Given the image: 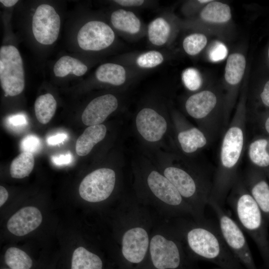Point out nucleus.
I'll use <instances>...</instances> for the list:
<instances>
[{
  "label": "nucleus",
  "mask_w": 269,
  "mask_h": 269,
  "mask_svg": "<svg viewBox=\"0 0 269 269\" xmlns=\"http://www.w3.org/2000/svg\"><path fill=\"white\" fill-rule=\"evenodd\" d=\"M182 219L173 227L189 252L221 269H245L228 248L218 224L205 218Z\"/></svg>",
  "instance_id": "obj_2"
},
{
  "label": "nucleus",
  "mask_w": 269,
  "mask_h": 269,
  "mask_svg": "<svg viewBox=\"0 0 269 269\" xmlns=\"http://www.w3.org/2000/svg\"><path fill=\"white\" fill-rule=\"evenodd\" d=\"M268 55H269V51H268Z\"/></svg>",
  "instance_id": "obj_45"
},
{
  "label": "nucleus",
  "mask_w": 269,
  "mask_h": 269,
  "mask_svg": "<svg viewBox=\"0 0 269 269\" xmlns=\"http://www.w3.org/2000/svg\"><path fill=\"white\" fill-rule=\"evenodd\" d=\"M246 64L245 58L242 54L233 53L230 55L227 59L225 67L226 81L231 85L239 83L244 75Z\"/></svg>",
  "instance_id": "obj_24"
},
{
  "label": "nucleus",
  "mask_w": 269,
  "mask_h": 269,
  "mask_svg": "<svg viewBox=\"0 0 269 269\" xmlns=\"http://www.w3.org/2000/svg\"><path fill=\"white\" fill-rule=\"evenodd\" d=\"M206 37L200 33H194L186 37L183 42V47L186 53L190 55L198 54L206 46Z\"/></svg>",
  "instance_id": "obj_31"
},
{
  "label": "nucleus",
  "mask_w": 269,
  "mask_h": 269,
  "mask_svg": "<svg viewBox=\"0 0 269 269\" xmlns=\"http://www.w3.org/2000/svg\"><path fill=\"white\" fill-rule=\"evenodd\" d=\"M42 216L37 208H22L8 220L7 228L12 234L22 236L35 230L41 223Z\"/></svg>",
  "instance_id": "obj_14"
},
{
  "label": "nucleus",
  "mask_w": 269,
  "mask_h": 269,
  "mask_svg": "<svg viewBox=\"0 0 269 269\" xmlns=\"http://www.w3.org/2000/svg\"><path fill=\"white\" fill-rule=\"evenodd\" d=\"M114 2L124 6H138L144 2L142 0H116Z\"/></svg>",
  "instance_id": "obj_39"
},
{
  "label": "nucleus",
  "mask_w": 269,
  "mask_h": 269,
  "mask_svg": "<svg viewBox=\"0 0 269 269\" xmlns=\"http://www.w3.org/2000/svg\"><path fill=\"white\" fill-rule=\"evenodd\" d=\"M250 194L269 223V185L264 179L254 181L251 185Z\"/></svg>",
  "instance_id": "obj_26"
},
{
  "label": "nucleus",
  "mask_w": 269,
  "mask_h": 269,
  "mask_svg": "<svg viewBox=\"0 0 269 269\" xmlns=\"http://www.w3.org/2000/svg\"><path fill=\"white\" fill-rule=\"evenodd\" d=\"M111 21L116 29L131 34L137 33L141 27L139 19L134 12L123 9L112 13Z\"/></svg>",
  "instance_id": "obj_19"
},
{
  "label": "nucleus",
  "mask_w": 269,
  "mask_h": 269,
  "mask_svg": "<svg viewBox=\"0 0 269 269\" xmlns=\"http://www.w3.org/2000/svg\"><path fill=\"white\" fill-rule=\"evenodd\" d=\"M201 17L205 21L214 23H224L231 17V9L226 4L212 1L202 10Z\"/></svg>",
  "instance_id": "obj_25"
},
{
  "label": "nucleus",
  "mask_w": 269,
  "mask_h": 269,
  "mask_svg": "<svg viewBox=\"0 0 269 269\" xmlns=\"http://www.w3.org/2000/svg\"><path fill=\"white\" fill-rule=\"evenodd\" d=\"M228 53L226 46L222 42L217 41L211 48L209 56L213 62H218L224 59Z\"/></svg>",
  "instance_id": "obj_35"
},
{
  "label": "nucleus",
  "mask_w": 269,
  "mask_h": 269,
  "mask_svg": "<svg viewBox=\"0 0 269 269\" xmlns=\"http://www.w3.org/2000/svg\"><path fill=\"white\" fill-rule=\"evenodd\" d=\"M8 193L6 189L2 186H0V206H2L7 200Z\"/></svg>",
  "instance_id": "obj_41"
},
{
  "label": "nucleus",
  "mask_w": 269,
  "mask_h": 269,
  "mask_svg": "<svg viewBox=\"0 0 269 269\" xmlns=\"http://www.w3.org/2000/svg\"><path fill=\"white\" fill-rule=\"evenodd\" d=\"M134 132L144 152L164 148L169 122L164 113L153 106L141 108L133 122Z\"/></svg>",
  "instance_id": "obj_7"
},
{
  "label": "nucleus",
  "mask_w": 269,
  "mask_h": 269,
  "mask_svg": "<svg viewBox=\"0 0 269 269\" xmlns=\"http://www.w3.org/2000/svg\"><path fill=\"white\" fill-rule=\"evenodd\" d=\"M7 123L12 128L19 129L25 126L27 124L25 116L22 114H17L10 116Z\"/></svg>",
  "instance_id": "obj_36"
},
{
  "label": "nucleus",
  "mask_w": 269,
  "mask_h": 269,
  "mask_svg": "<svg viewBox=\"0 0 269 269\" xmlns=\"http://www.w3.org/2000/svg\"><path fill=\"white\" fill-rule=\"evenodd\" d=\"M198 1L200 3H206L208 2L212 1L211 0H199Z\"/></svg>",
  "instance_id": "obj_44"
},
{
  "label": "nucleus",
  "mask_w": 269,
  "mask_h": 269,
  "mask_svg": "<svg viewBox=\"0 0 269 269\" xmlns=\"http://www.w3.org/2000/svg\"><path fill=\"white\" fill-rule=\"evenodd\" d=\"M170 32V26L163 18L158 17L148 25L147 33L149 41L156 46H162L167 41Z\"/></svg>",
  "instance_id": "obj_27"
},
{
  "label": "nucleus",
  "mask_w": 269,
  "mask_h": 269,
  "mask_svg": "<svg viewBox=\"0 0 269 269\" xmlns=\"http://www.w3.org/2000/svg\"><path fill=\"white\" fill-rule=\"evenodd\" d=\"M132 168L135 198L140 203L153 207L166 217L195 218L191 206L147 154L142 151L136 154Z\"/></svg>",
  "instance_id": "obj_1"
},
{
  "label": "nucleus",
  "mask_w": 269,
  "mask_h": 269,
  "mask_svg": "<svg viewBox=\"0 0 269 269\" xmlns=\"http://www.w3.org/2000/svg\"><path fill=\"white\" fill-rule=\"evenodd\" d=\"M57 108V102L52 95L47 93L37 98L34 103V111L37 120L42 124L50 122Z\"/></svg>",
  "instance_id": "obj_23"
},
{
  "label": "nucleus",
  "mask_w": 269,
  "mask_h": 269,
  "mask_svg": "<svg viewBox=\"0 0 269 269\" xmlns=\"http://www.w3.org/2000/svg\"><path fill=\"white\" fill-rule=\"evenodd\" d=\"M119 244L123 257L132 264L141 263L148 254L154 227L146 206L135 197L122 201Z\"/></svg>",
  "instance_id": "obj_3"
},
{
  "label": "nucleus",
  "mask_w": 269,
  "mask_h": 269,
  "mask_svg": "<svg viewBox=\"0 0 269 269\" xmlns=\"http://www.w3.org/2000/svg\"><path fill=\"white\" fill-rule=\"evenodd\" d=\"M216 102L217 98L213 93L203 91L190 96L185 103V109L192 118L202 119L214 109Z\"/></svg>",
  "instance_id": "obj_16"
},
{
  "label": "nucleus",
  "mask_w": 269,
  "mask_h": 269,
  "mask_svg": "<svg viewBox=\"0 0 269 269\" xmlns=\"http://www.w3.org/2000/svg\"><path fill=\"white\" fill-rule=\"evenodd\" d=\"M5 263L11 269H30L32 261L23 251L16 248H8L4 256Z\"/></svg>",
  "instance_id": "obj_29"
},
{
  "label": "nucleus",
  "mask_w": 269,
  "mask_h": 269,
  "mask_svg": "<svg viewBox=\"0 0 269 269\" xmlns=\"http://www.w3.org/2000/svg\"><path fill=\"white\" fill-rule=\"evenodd\" d=\"M88 70L87 66L79 60L69 56L61 57L54 64L53 72L55 76L64 77L72 73L77 76H81L86 73Z\"/></svg>",
  "instance_id": "obj_22"
},
{
  "label": "nucleus",
  "mask_w": 269,
  "mask_h": 269,
  "mask_svg": "<svg viewBox=\"0 0 269 269\" xmlns=\"http://www.w3.org/2000/svg\"><path fill=\"white\" fill-rule=\"evenodd\" d=\"M177 139L181 150L187 154L194 153L207 142L204 134L195 127L179 132Z\"/></svg>",
  "instance_id": "obj_18"
},
{
  "label": "nucleus",
  "mask_w": 269,
  "mask_h": 269,
  "mask_svg": "<svg viewBox=\"0 0 269 269\" xmlns=\"http://www.w3.org/2000/svg\"><path fill=\"white\" fill-rule=\"evenodd\" d=\"M261 97L263 103L269 107V81L266 83Z\"/></svg>",
  "instance_id": "obj_40"
},
{
  "label": "nucleus",
  "mask_w": 269,
  "mask_h": 269,
  "mask_svg": "<svg viewBox=\"0 0 269 269\" xmlns=\"http://www.w3.org/2000/svg\"><path fill=\"white\" fill-rule=\"evenodd\" d=\"M124 162L116 167H101L88 173L79 187L81 197L90 203H100L109 199L123 186Z\"/></svg>",
  "instance_id": "obj_8"
},
{
  "label": "nucleus",
  "mask_w": 269,
  "mask_h": 269,
  "mask_svg": "<svg viewBox=\"0 0 269 269\" xmlns=\"http://www.w3.org/2000/svg\"><path fill=\"white\" fill-rule=\"evenodd\" d=\"M42 146L40 138L36 135L29 134L25 136L20 143L22 152H30L32 154L40 150Z\"/></svg>",
  "instance_id": "obj_34"
},
{
  "label": "nucleus",
  "mask_w": 269,
  "mask_h": 269,
  "mask_svg": "<svg viewBox=\"0 0 269 269\" xmlns=\"http://www.w3.org/2000/svg\"><path fill=\"white\" fill-rule=\"evenodd\" d=\"M183 244L172 226L163 224L153 227L148 254L156 269H181L184 261Z\"/></svg>",
  "instance_id": "obj_6"
},
{
  "label": "nucleus",
  "mask_w": 269,
  "mask_h": 269,
  "mask_svg": "<svg viewBox=\"0 0 269 269\" xmlns=\"http://www.w3.org/2000/svg\"><path fill=\"white\" fill-rule=\"evenodd\" d=\"M60 18L54 7L42 4L35 10L32 18V29L37 42L52 44L57 39L60 28Z\"/></svg>",
  "instance_id": "obj_11"
},
{
  "label": "nucleus",
  "mask_w": 269,
  "mask_h": 269,
  "mask_svg": "<svg viewBox=\"0 0 269 269\" xmlns=\"http://www.w3.org/2000/svg\"><path fill=\"white\" fill-rule=\"evenodd\" d=\"M243 140V134L240 128L234 127L227 131L223 141L221 154L224 167L230 169L236 165L242 152Z\"/></svg>",
  "instance_id": "obj_15"
},
{
  "label": "nucleus",
  "mask_w": 269,
  "mask_h": 269,
  "mask_svg": "<svg viewBox=\"0 0 269 269\" xmlns=\"http://www.w3.org/2000/svg\"><path fill=\"white\" fill-rule=\"evenodd\" d=\"M265 128L268 132V133L269 134V117L267 120L266 123H265Z\"/></svg>",
  "instance_id": "obj_43"
},
{
  "label": "nucleus",
  "mask_w": 269,
  "mask_h": 269,
  "mask_svg": "<svg viewBox=\"0 0 269 269\" xmlns=\"http://www.w3.org/2000/svg\"><path fill=\"white\" fill-rule=\"evenodd\" d=\"M34 165L33 154L22 152L11 162L9 172L12 178L21 179L28 176L32 171Z\"/></svg>",
  "instance_id": "obj_28"
},
{
  "label": "nucleus",
  "mask_w": 269,
  "mask_h": 269,
  "mask_svg": "<svg viewBox=\"0 0 269 269\" xmlns=\"http://www.w3.org/2000/svg\"><path fill=\"white\" fill-rule=\"evenodd\" d=\"M163 56L159 51L151 50L140 55L136 59L137 65L143 68H152L162 63Z\"/></svg>",
  "instance_id": "obj_32"
},
{
  "label": "nucleus",
  "mask_w": 269,
  "mask_h": 269,
  "mask_svg": "<svg viewBox=\"0 0 269 269\" xmlns=\"http://www.w3.org/2000/svg\"><path fill=\"white\" fill-rule=\"evenodd\" d=\"M72 155L70 152L65 154H61L58 156H52L51 157L52 162L56 165L69 164L72 162Z\"/></svg>",
  "instance_id": "obj_37"
},
{
  "label": "nucleus",
  "mask_w": 269,
  "mask_h": 269,
  "mask_svg": "<svg viewBox=\"0 0 269 269\" xmlns=\"http://www.w3.org/2000/svg\"><path fill=\"white\" fill-rule=\"evenodd\" d=\"M102 261L97 255L83 247L74 250L71 269H102Z\"/></svg>",
  "instance_id": "obj_21"
},
{
  "label": "nucleus",
  "mask_w": 269,
  "mask_h": 269,
  "mask_svg": "<svg viewBox=\"0 0 269 269\" xmlns=\"http://www.w3.org/2000/svg\"><path fill=\"white\" fill-rule=\"evenodd\" d=\"M107 132V127L103 124L88 127L77 140V154L80 156L89 154L95 146L106 137Z\"/></svg>",
  "instance_id": "obj_17"
},
{
  "label": "nucleus",
  "mask_w": 269,
  "mask_h": 269,
  "mask_svg": "<svg viewBox=\"0 0 269 269\" xmlns=\"http://www.w3.org/2000/svg\"><path fill=\"white\" fill-rule=\"evenodd\" d=\"M0 82L5 96L18 95L24 88L22 58L18 49L11 45L0 48Z\"/></svg>",
  "instance_id": "obj_10"
},
{
  "label": "nucleus",
  "mask_w": 269,
  "mask_h": 269,
  "mask_svg": "<svg viewBox=\"0 0 269 269\" xmlns=\"http://www.w3.org/2000/svg\"><path fill=\"white\" fill-rule=\"evenodd\" d=\"M268 141L260 139L253 142L250 146L249 154L251 161L260 167L269 165V153L267 151Z\"/></svg>",
  "instance_id": "obj_30"
},
{
  "label": "nucleus",
  "mask_w": 269,
  "mask_h": 269,
  "mask_svg": "<svg viewBox=\"0 0 269 269\" xmlns=\"http://www.w3.org/2000/svg\"><path fill=\"white\" fill-rule=\"evenodd\" d=\"M96 77L101 82L116 86H121L126 82V71L121 65L107 63L97 68Z\"/></svg>",
  "instance_id": "obj_20"
},
{
  "label": "nucleus",
  "mask_w": 269,
  "mask_h": 269,
  "mask_svg": "<svg viewBox=\"0 0 269 269\" xmlns=\"http://www.w3.org/2000/svg\"><path fill=\"white\" fill-rule=\"evenodd\" d=\"M115 37V33L109 25L103 21L93 20L88 22L80 29L77 41L83 50L99 51L110 46Z\"/></svg>",
  "instance_id": "obj_12"
},
{
  "label": "nucleus",
  "mask_w": 269,
  "mask_h": 269,
  "mask_svg": "<svg viewBox=\"0 0 269 269\" xmlns=\"http://www.w3.org/2000/svg\"><path fill=\"white\" fill-rule=\"evenodd\" d=\"M237 222L256 244L264 264L269 269V235L267 222L249 193L242 192L231 202Z\"/></svg>",
  "instance_id": "obj_5"
},
{
  "label": "nucleus",
  "mask_w": 269,
  "mask_h": 269,
  "mask_svg": "<svg viewBox=\"0 0 269 269\" xmlns=\"http://www.w3.org/2000/svg\"><path fill=\"white\" fill-rule=\"evenodd\" d=\"M182 81L186 87L191 90L198 89L202 84V79L198 71L194 68L185 69L182 75Z\"/></svg>",
  "instance_id": "obj_33"
},
{
  "label": "nucleus",
  "mask_w": 269,
  "mask_h": 269,
  "mask_svg": "<svg viewBox=\"0 0 269 269\" xmlns=\"http://www.w3.org/2000/svg\"><path fill=\"white\" fill-rule=\"evenodd\" d=\"M208 204L216 213L218 225L228 248L245 269H258L245 235L237 221L222 206L214 201Z\"/></svg>",
  "instance_id": "obj_9"
},
{
  "label": "nucleus",
  "mask_w": 269,
  "mask_h": 269,
  "mask_svg": "<svg viewBox=\"0 0 269 269\" xmlns=\"http://www.w3.org/2000/svg\"><path fill=\"white\" fill-rule=\"evenodd\" d=\"M67 138L68 135L66 134L60 133L48 137L46 141L50 145H56L63 142Z\"/></svg>",
  "instance_id": "obj_38"
},
{
  "label": "nucleus",
  "mask_w": 269,
  "mask_h": 269,
  "mask_svg": "<svg viewBox=\"0 0 269 269\" xmlns=\"http://www.w3.org/2000/svg\"><path fill=\"white\" fill-rule=\"evenodd\" d=\"M144 153L148 156L157 169L173 184L184 200L191 206L195 215V219L205 218L204 210L209 199L200 181L187 170L172 164L164 149Z\"/></svg>",
  "instance_id": "obj_4"
},
{
  "label": "nucleus",
  "mask_w": 269,
  "mask_h": 269,
  "mask_svg": "<svg viewBox=\"0 0 269 269\" xmlns=\"http://www.w3.org/2000/svg\"><path fill=\"white\" fill-rule=\"evenodd\" d=\"M0 2L6 7H11L15 4L17 0H0Z\"/></svg>",
  "instance_id": "obj_42"
},
{
  "label": "nucleus",
  "mask_w": 269,
  "mask_h": 269,
  "mask_svg": "<svg viewBox=\"0 0 269 269\" xmlns=\"http://www.w3.org/2000/svg\"><path fill=\"white\" fill-rule=\"evenodd\" d=\"M119 107L118 98L113 94H106L91 100L81 116L83 123L87 126L102 124Z\"/></svg>",
  "instance_id": "obj_13"
}]
</instances>
